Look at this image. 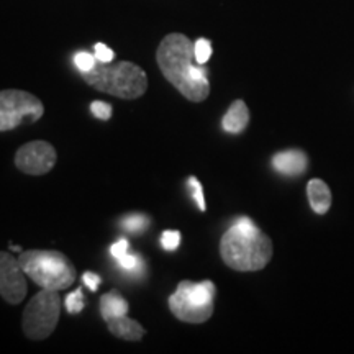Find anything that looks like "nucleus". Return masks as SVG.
<instances>
[{
	"instance_id": "nucleus-1",
	"label": "nucleus",
	"mask_w": 354,
	"mask_h": 354,
	"mask_svg": "<svg viewBox=\"0 0 354 354\" xmlns=\"http://www.w3.org/2000/svg\"><path fill=\"white\" fill-rule=\"evenodd\" d=\"M156 61L166 81L190 102H203L210 94L209 71L196 63L194 43L183 33H169L162 38Z\"/></svg>"
},
{
	"instance_id": "nucleus-2",
	"label": "nucleus",
	"mask_w": 354,
	"mask_h": 354,
	"mask_svg": "<svg viewBox=\"0 0 354 354\" xmlns=\"http://www.w3.org/2000/svg\"><path fill=\"white\" fill-rule=\"evenodd\" d=\"M221 259L234 271H261L272 258V241L248 216L234 220L221 236Z\"/></svg>"
},
{
	"instance_id": "nucleus-3",
	"label": "nucleus",
	"mask_w": 354,
	"mask_h": 354,
	"mask_svg": "<svg viewBox=\"0 0 354 354\" xmlns=\"http://www.w3.org/2000/svg\"><path fill=\"white\" fill-rule=\"evenodd\" d=\"M81 76L95 91L123 100L140 99L148 88V76L145 69L130 61L109 64L97 61L94 69L81 73Z\"/></svg>"
},
{
	"instance_id": "nucleus-4",
	"label": "nucleus",
	"mask_w": 354,
	"mask_h": 354,
	"mask_svg": "<svg viewBox=\"0 0 354 354\" xmlns=\"http://www.w3.org/2000/svg\"><path fill=\"white\" fill-rule=\"evenodd\" d=\"M26 276L41 289L61 292L68 289L76 281L74 264L59 251L28 250L19 256Z\"/></svg>"
},
{
	"instance_id": "nucleus-5",
	"label": "nucleus",
	"mask_w": 354,
	"mask_h": 354,
	"mask_svg": "<svg viewBox=\"0 0 354 354\" xmlns=\"http://www.w3.org/2000/svg\"><path fill=\"white\" fill-rule=\"evenodd\" d=\"M61 317L59 292L41 289L24 310L21 328L28 339L41 342L53 335Z\"/></svg>"
},
{
	"instance_id": "nucleus-6",
	"label": "nucleus",
	"mask_w": 354,
	"mask_h": 354,
	"mask_svg": "<svg viewBox=\"0 0 354 354\" xmlns=\"http://www.w3.org/2000/svg\"><path fill=\"white\" fill-rule=\"evenodd\" d=\"M43 113V102L37 95L19 88L0 91V131H10L25 122H38Z\"/></svg>"
},
{
	"instance_id": "nucleus-7",
	"label": "nucleus",
	"mask_w": 354,
	"mask_h": 354,
	"mask_svg": "<svg viewBox=\"0 0 354 354\" xmlns=\"http://www.w3.org/2000/svg\"><path fill=\"white\" fill-rule=\"evenodd\" d=\"M56 148L48 141H30L15 153L17 169L28 176L48 174L56 165Z\"/></svg>"
},
{
	"instance_id": "nucleus-8",
	"label": "nucleus",
	"mask_w": 354,
	"mask_h": 354,
	"mask_svg": "<svg viewBox=\"0 0 354 354\" xmlns=\"http://www.w3.org/2000/svg\"><path fill=\"white\" fill-rule=\"evenodd\" d=\"M26 274L19 258L0 251V297L10 305H19L28 292Z\"/></svg>"
},
{
	"instance_id": "nucleus-9",
	"label": "nucleus",
	"mask_w": 354,
	"mask_h": 354,
	"mask_svg": "<svg viewBox=\"0 0 354 354\" xmlns=\"http://www.w3.org/2000/svg\"><path fill=\"white\" fill-rule=\"evenodd\" d=\"M169 310L177 320L184 323H203L214 313V305H201L190 297L187 281H180L174 294L169 295Z\"/></svg>"
},
{
	"instance_id": "nucleus-10",
	"label": "nucleus",
	"mask_w": 354,
	"mask_h": 354,
	"mask_svg": "<svg viewBox=\"0 0 354 354\" xmlns=\"http://www.w3.org/2000/svg\"><path fill=\"white\" fill-rule=\"evenodd\" d=\"M272 167L282 176H300L307 169V156L299 149L281 151L272 158Z\"/></svg>"
},
{
	"instance_id": "nucleus-11",
	"label": "nucleus",
	"mask_w": 354,
	"mask_h": 354,
	"mask_svg": "<svg viewBox=\"0 0 354 354\" xmlns=\"http://www.w3.org/2000/svg\"><path fill=\"white\" fill-rule=\"evenodd\" d=\"M105 323H107L110 333L117 336V338L125 339V342H140L146 335L143 326L136 320H133V318H128V315L109 318V320H105Z\"/></svg>"
},
{
	"instance_id": "nucleus-12",
	"label": "nucleus",
	"mask_w": 354,
	"mask_h": 354,
	"mask_svg": "<svg viewBox=\"0 0 354 354\" xmlns=\"http://www.w3.org/2000/svg\"><path fill=\"white\" fill-rule=\"evenodd\" d=\"M248 123H250V110H248L245 102L236 100L233 102L232 107L225 113L223 120H221V127H223V130L227 133L238 135V133L245 130Z\"/></svg>"
},
{
	"instance_id": "nucleus-13",
	"label": "nucleus",
	"mask_w": 354,
	"mask_h": 354,
	"mask_svg": "<svg viewBox=\"0 0 354 354\" xmlns=\"http://www.w3.org/2000/svg\"><path fill=\"white\" fill-rule=\"evenodd\" d=\"M307 194H308V202L312 205V209L317 212L318 215L326 214L331 205V192L323 180L320 179H312L307 185Z\"/></svg>"
},
{
	"instance_id": "nucleus-14",
	"label": "nucleus",
	"mask_w": 354,
	"mask_h": 354,
	"mask_svg": "<svg viewBox=\"0 0 354 354\" xmlns=\"http://www.w3.org/2000/svg\"><path fill=\"white\" fill-rule=\"evenodd\" d=\"M100 315L104 320H109V318L120 317V315H128V310H130V305L123 295L118 290H110L107 294H104L100 297Z\"/></svg>"
},
{
	"instance_id": "nucleus-15",
	"label": "nucleus",
	"mask_w": 354,
	"mask_h": 354,
	"mask_svg": "<svg viewBox=\"0 0 354 354\" xmlns=\"http://www.w3.org/2000/svg\"><path fill=\"white\" fill-rule=\"evenodd\" d=\"M149 223H151V221H149L148 216L143 215V214L127 215L125 218L122 220V227L125 228L127 232L135 233V234L146 232V230H148V227H149Z\"/></svg>"
},
{
	"instance_id": "nucleus-16",
	"label": "nucleus",
	"mask_w": 354,
	"mask_h": 354,
	"mask_svg": "<svg viewBox=\"0 0 354 354\" xmlns=\"http://www.w3.org/2000/svg\"><path fill=\"white\" fill-rule=\"evenodd\" d=\"M194 53H196V63L197 64H207L209 63L212 56V43L205 38H198L196 43H194Z\"/></svg>"
},
{
	"instance_id": "nucleus-17",
	"label": "nucleus",
	"mask_w": 354,
	"mask_h": 354,
	"mask_svg": "<svg viewBox=\"0 0 354 354\" xmlns=\"http://www.w3.org/2000/svg\"><path fill=\"white\" fill-rule=\"evenodd\" d=\"M74 64H76L79 73H87V71L94 69V66L97 64V57L95 55H91L87 51H79L74 56Z\"/></svg>"
},
{
	"instance_id": "nucleus-18",
	"label": "nucleus",
	"mask_w": 354,
	"mask_h": 354,
	"mask_svg": "<svg viewBox=\"0 0 354 354\" xmlns=\"http://www.w3.org/2000/svg\"><path fill=\"white\" fill-rule=\"evenodd\" d=\"M66 310L71 313V315H76V313H81L84 310V295H82V289L79 287L73 292V294L68 295L66 299Z\"/></svg>"
},
{
	"instance_id": "nucleus-19",
	"label": "nucleus",
	"mask_w": 354,
	"mask_h": 354,
	"mask_svg": "<svg viewBox=\"0 0 354 354\" xmlns=\"http://www.w3.org/2000/svg\"><path fill=\"white\" fill-rule=\"evenodd\" d=\"M180 240H183V236L176 230H167L161 234V245L166 251H176L180 245Z\"/></svg>"
},
{
	"instance_id": "nucleus-20",
	"label": "nucleus",
	"mask_w": 354,
	"mask_h": 354,
	"mask_svg": "<svg viewBox=\"0 0 354 354\" xmlns=\"http://www.w3.org/2000/svg\"><path fill=\"white\" fill-rule=\"evenodd\" d=\"M189 185L190 189H192V198L197 202L198 209L202 212L207 210V205H205V198H203V190H202V184L198 183L197 177L190 176L189 177Z\"/></svg>"
},
{
	"instance_id": "nucleus-21",
	"label": "nucleus",
	"mask_w": 354,
	"mask_h": 354,
	"mask_svg": "<svg viewBox=\"0 0 354 354\" xmlns=\"http://www.w3.org/2000/svg\"><path fill=\"white\" fill-rule=\"evenodd\" d=\"M91 112L94 117L99 118V120H109V118L112 117V107H110L109 104H105V102H100V100L92 102Z\"/></svg>"
},
{
	"instance_id": "nucleus-22",
	"label": "nucleus",
	"mask_w": 354,
	"mask_h": 354,
	"mask_svg": "<svg viewBox=\"0 0 354 354\" xmlns=\"http://www.w3.org/2000/svg\"><path fill=\"white\" fill-rule=\"evenodd\" d=\"M117 263L122 269H125L128 272H133V271H138V268L141 266V259L136 254L127 253L120 256V258L117 259Z\"/></svg>"
},
{
	"instance_id": "nucleus-23",
	"label": "nucleus",
	"mask_w": 354,
	"mask_h": 354,
	"mask_svg": "<svg viewBox=\"0 0 354 354\" xmlns=\"http://www.w3.org/2000/svg\"><path fill=\"white\" fill-rule=\"evenodd\" d=\"M94 55L97 57V61H100V63H113L115 59V53L110 50V48L107 46V44L104 43H97L94 46Z\"/></svg>"
},
{
	"instance_id": "nucleus-24",
	"label": "nucleus",
	"mask_w": 354,
	"mask_h": 354,
	"mask_svg": "<svg viewBox=\"0 0 354 354\" xmlns=\"http://www.w3.org/2000/svg\"><path fill=\"white\" fill-rule=\"evenodd\" d=\"M82 282H84V286H87L92 292H95L97 289H99L102 277L99 276V274H94V272H84Z\"/></svg>"
},
{
	"instance_id": "nucleus-25",
	"label": "nucleus",
	"mask_w": 354,
	"mask_h": 354,
	"mask_svg": "<svg viewBox=\"0 0 354 354\" xmlns=\"http://www.w3.org/2000/svg\"><path fill=\"white\" fill-rule=\"evenodd\" d=\"M128 250H130V243H128V240H118L117 243H113L112 248H110V253H112L115 259H118L120 256L127 254Z\"/></svg>"
}]
</instances>
